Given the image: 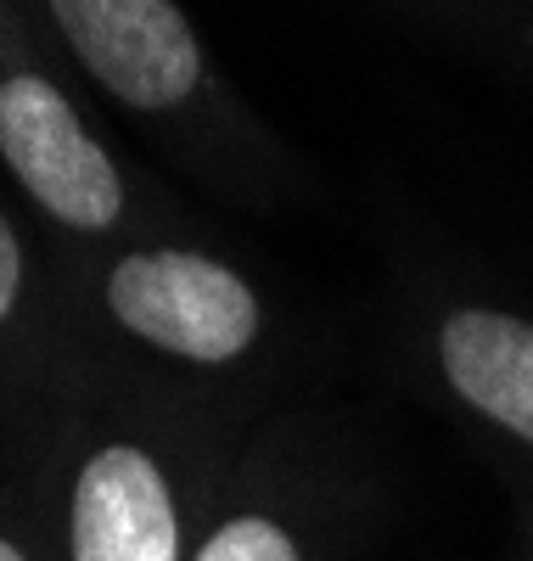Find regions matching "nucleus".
I'll list each match as a JSON object with an SVG mask.
<instances>
[{"mask_svg":"<svg viewBox=\"0 0 533 561\" xmlns=\"http://www.w3.org/2000/svg\"><path fill=\"white\" fill-rule=\"evenodd\" d=\"M180 393L73 359L39 410L34 517L57 561H185L214 494Z\"/></svg>","mask_w":533,"mask_h":561,"instance_id":"obj_1","label":"nucleus"},{"mask_svg":"<svg viewBox=\"0 0 533 561\" xmlns=\"http://www.w3.org/2000/svg\"><path fill=\"white\" fill-rule=\"evenodd\" d=\"M79 359L152 377H230L270 343V304L236 264L185 242H113L57 298Z\"/></svg>","mask_w":533,"mask_h":561,"instance_id":"obj_2","label":"nucleus"},{"mask_svg":"<svg viewBox=\"0 0 533 561\" xmlns=\"http://www.w3.org/2000/svg\"><path fill=\"white\" fill-rule=\"evenodd\" d=\"M0 163L23 197L79 242H140L135 192L84 129L68 90L39 68H0Z\"/></svg>","mask_w":533,"mask_h":561,"instance_id":"obj_3","label":"nucleus"},{"mask_svg":"<svg viewBox=\"0 0 533 561\" xmlns=\"http://www.w3.org/2000/svg\"><path fill=\"white\" fill-rule=\"evenodd\" d=\"M68 57L113 102L147 118L180 113L203 90V39L174 0H45Z\"/></svg>","mask_w":533,"mask_h":561,"instance_id":"obj_4","label":"nucleus"},{"mask_svg":"<svg viewBox=\"0 0 533 561\" xmlns=\"http://www.w3.org/2000/svg\"><path fill=\"white\" fill-rule=\"evenodd\" d=\"M432 365L455 404L533 449V320L489 304H455L432 325Z\"/></svg>","mask_w":533,"mask_h":561,"instance_id":"obj_5","label":"nucleus"},{"mask_svg":"<svg viewBox=\"0 0 533 561\" xmlns=\"http://www.w3.org/2000/svg\"><path fill=\"white\" fill-rule=\"evenodd\" d=\"M73 359L63 304L45 287V270L34 264L18 219L0 208V377H18L34 393V410H45L68 382Z\"/></svg>","mask_w":533,"mask_h":561,"instance_id":"obj_6","label":"nucleus"},{"mask_svg":"<svg viewBox=\"0 0 533 561\" xmlns=\"http://www.w3.org/2000/svg\"><path fill=\"white\" fill-rule=\"evenodd\" d=\"M185 561H309V539L275 500L230 494L208 505Z\"/></svg>","mask_w":533,"mask_h":561,"instance_id":"obj_7","label":"nucleus"},{"mask_svg":"<svg viewBox=\"0 0 533 561\" xmlns=\"http://www.w3.org/2000/svg\"><path fill=\"white\" fill-rule=\"evenodd\" d=\"M0 561H57L34 505H18L7 494H0Z\"/></svg>","mask_w":533,"mask_h":561,"instance_id":"obj_8","label":"nucleus"}]
</instances>
